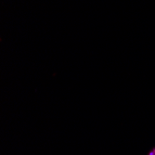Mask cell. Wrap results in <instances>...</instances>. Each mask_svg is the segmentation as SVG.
Here are the masks:
<instances>
[{
  "label": "cell",
  "instance_id": "cell-1",
  "mask_svg": "<svg viewBox=\"0 0 155 155\" xmlns=\"http://www.w3.org/2000/svg\"><path fill=\"white\" fill-rule=\"evenodd\" d=\"M148 155H155V147H154L152 150H150L149 151Z\"/></svg>",
  "mask_w": 155,
  "mask_h": 155
}]
</instances>
